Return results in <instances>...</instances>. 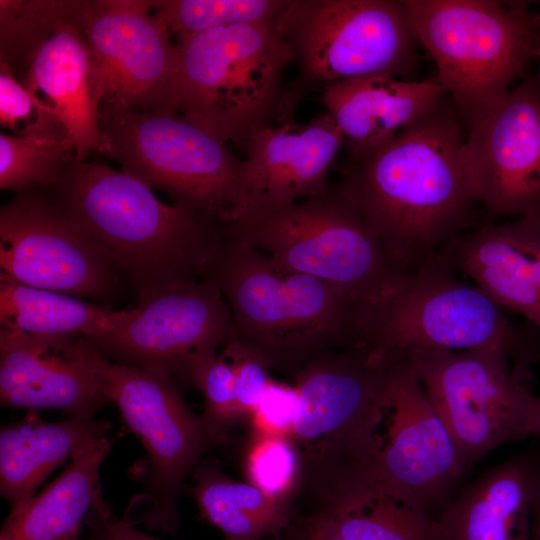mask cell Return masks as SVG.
Returning <instances> with one entry per match:
<instances>
[{"mask_svg":"<svg viewBox=\"0 0 540 540\" xmlns=\"http://www.w3.org/2000/svg\"><path fill=\"white\" fill-rule=\"evenodd\" d=\"M190 383L203 393L204 413L201 419L213 444L219 443L243 419L237 401L234 371L222 355L216 354L195 366Z\"/></svg>","mask_w":540,"mask_h":540,"instance_id":"33","label":"cell"},{"mask_svg":"<svg viewBox=\"0 0 540 540\" xmlns=\"http://www.w3.org/2000/svg\"><path fill=\"white\" fill-rule=\"evenodd\" d=\"M369 455L389 482L411 493L432 516L463 475L455 446L418 376L405 359L392 367L367 434Z\"/></svg>","mask_w":540,"mask_h":540,"instance_id":"15","label":"cell"},{"mask_svg":"<svg viewBox=\"0 0 540 540\" xmlns=\"http://www.w3.org/2000/svg\"><path fill=\"white\" fill-rule=\"evenodd\" d=\"M277 19L177 40L173 112L239 147L255 128L285 119L283 77L295 55Z\"/></svg>","mask_w":540,"mask_h":540,"instance_id":"5","label":"cell"},{"mask_svg":"<svg viewBox=\"0 0 540 540\" xmlns=\"http://www.w3.org/2000/svg\"><path fill=\"white\" fill-rule=\"evenodd\" d=\"M437 78L408 81L369 76L322 87V102L343 138L348 158L384 145L444 100Z\"/></svg>","mask_w":540,"mask_h":540,"instance_id":"22","label":"cell"},{"mask_svg":"<svg viewBox=\"0 0 540 540\" xmlns=\"http://www.w3.org/2000/svg\"><path fill=\"white\" fill-rule=\"evenodd\" d=\"M457 114L443 100L384 145L347 158L333 186L404 272L481 226Z\"/></svg>","mask_w":540,"mask_h":540,"instance_id":"1","label":"cell"},{"mask_svg":"<svg viewBox=\"0 0 540 540\" xmlns=\"http://www.w3.org/2000/svg\"><path fill=\"white\" fill-rule=\"evenodd\" d=\"M539 440L540 443V395L537 396V409H536V426H535V434Z\"/></svg>","mask_w":540,"mask_h":540,"instance_id":"41","label":"cell"},{"mask_svg":"<svg viewBox=\"0 0 540 540\" xmlns=\"http://www.w3.org/2000/svg\"><path fill=\"white\" fill-rule=\"evenodd\" d=\"M343 146L344 138L327 111L305 124L285 118L252 130L240 147L245 159L230 223L321 193Z\"/></svg>","mask_w":540,"mask_h":540,"instance_id":"18","label":"cell"},{"mask_svg":"<svg viewBox=\"0 0 540 540\" xmlns=\"http://www.w3.org/2000/svg\"><path fill=\"white\" fill-rule=\"evenodd\" d=\"M110 447L104 437L79 451L40 494L9 514L0 535L8 540H79L89 516L107 503L99 471Z\"/></svg>","mask_w":540,"mask_h":540,"instance_id":"26","label":"cell"},{"mask_svg":"<svg viewBox=\"0 0 540 540\" xmlns=\"http://www.w3.org/2000/svg\"><path fill=\"white\" fill-rule=\"evenodd\" d=\"M110 421L70 415L45 422L36 415L6 425L0 432V492L10 513L22 509L46 477L111 430Z\"/></svg>","mask_w":540,"mask_h":540,"instance_id":"25","label":"cell"},{"mask_svg":"<svg viewBox=\"0 0 540 540\" xmlns=\"http://www.w3.org/2000/svg\"><path fill=\"white\" fill-rule=\"evenodd\" d=\"M73 158L74 145L47 103L18 134H0V188L17 193L52 186Z\"/></svg>","mask_w":540,"mask_h":540,"instance_id":"29","label":"cell"},{"mask_svg":"<svg viewBox=\"0 0 540 540\" xmlns=\"http://www.w3.org/2000/svg\"><path fill=\"white\" fill-rule=\"evenodd\" d=\"M245 471L250 484L291 503L300 471L299 450L287 436L254 431L245 456Z\"/></svg>","mask_w":540,"mask_h":540,"instance_id":"32","label":"cell"},{"mask_svg":"<svg viewBox=\"0 0 540 540\" xmlns=\"http://www.w3.org/2000/svg\"><path fill=\"white\" fill-rule=\"evenodd\" d=\"M191 489L201 514L225 540H259L283 530L292 517L291 503L274 498L250 483L225 475L212 459L192 470Z\"/></svg>","mask_w":540,"mask_h":540,"instance_id":"28","label":"cell"},{"mask_svg":"<svg viewBox=\"0 0 540 540\" xmlns=\"http://www.w3.org/2000/svg\"><path fill=\"white\" fill-rule=\"evenodd\" d=\"M71 9L72 0H0V64L17 79L25 78L37 52L70 18Z\"/></svg>","mask_w":540,"mask_h":540,"instance_id":"30","label":"cell"},{"mask_svg":"<svg viewBox=\"0 0 540 540\" xmlns=\"http://www.w3.org/2000/svg\"><path fill=\"white\" fill-rule=\"evenodd\" d=\"M155 0H72L106 96L141 111L173 112L177 45L152 12Z\"/></svg>","mask_w":540,"mask_h":540,"instance_id":"14","label":"cell"},{"mask_svg":"<svg viewBox=\"0 0 540 540\" xmlns=\"http://www.w3.org/2000/svg\"><path fill=\"white\" fill-rule=\"evenodd\" d=\"M1 271L25 285L76 298H105L120 271L47 187L16 193L0 209Z\"/></svg>","mask_w":540,"mask_h":540,"instance_id":"13","label":"cell"},{"mask_svg":"<svg viewBox=\"0 0 540 540\" xmlns=\"http://www.w3.org/2000/svg\"><path fill=\"white\" fill-rule=\"evenodd\" d=\"M291 44L299 85L399 76L418 44L402 1L290 0L277 19Z\"/></svg>","mask_w":540,"mask_h":540,"instance_id":"11","label":"cell"},{"mask_svg":"<svg viewBox=\"0 0 540 540\" xmlns=\"http://www.w3.org/2000/svg\"><path fill=\"white\" fill-rule=\"evenodd\" d=\"M438 253L504 310L540 332V211L504 223L486 222Z\"/></svg>","mask_w":540,"mask_h":540,"instance_id":"20","label":"cell"},{"mask_svg":"<svg viewBox=\"0 0 540 540\" xmlns=\"http://www.w3.org/2000/svg\"><path fill=\"white\" fill-rule=\"evenodd\" d=\"M232 335L269 369L293 376L313 357L354 344L361 303L321 279L282 270L229 234L211 275Z\"/></svg>","mask_w":540,"mask_h":540,"instance_id":"3","label":"cell"},{"mask_svg":"<svg viewBox=\"0 0 540 540\" xmlns=\"http://www.w3.org/2000/svg\"><path fill=\"white\" fill-rule=\"evenodd\" d=\"M0 401L29 410L94 416L111 403L82 336L38 335L0 327Z\"/></svg>","mask_w":540,"mask_h":540,"instance_id":"19","label":"cell"},{"mask_svg":"<svg viewBox=\"0 0 540 540\" xmlns=\"http://www.w3.org/2000/svg\"><path fill=\"white\" fill-rule=\"evenodd\" d=\"M289 540H345L324 519L317 516H306L298 520Z\"/></svg>","mask_w":540,"mask_h":540,"instance_id":"37","label":"cell"},{"mask_svg":"<svg viewBox=\"0 0 540 540\" xmlns=\"http://www.w3.org/2000/svg\"><path fill=\"white\" fill-rule=\"evenodd\" d=\"M405 360L445 425L462 474L497 447L534 436L537 396L505 350L426 351Z\"/></svg>","mask_w":540,"mask_h":540,"instance_id":"10","label":"cell"},{"mask_svg":"<svg viewBox=\"0 0 540 540\" xmlns=\"http://www.w3.org/2000/svg\"><path fill=\"white\" fill-rule=\"evenodd\" d=\"M418 43L468 127L537 60L540 13L523 1L403 0Z\"/></svg>","mask_w":540,"mask_h":540,"instance_id":"6","label":"cell"},{"mask_svg":"<svg viewBox=\"0 0 540 540\" xmlns=\"http://www.w3.org/2000/svg\"><path fill=\"white\" fill-rule=\"evenodd\" d=\"M109 540H161L143 533L125 517L115 516L110 507L101 512Z\"/></svg>","mask_w":540,"mask_h":540,"instance_id":"38","label":"cell"},{"mask_svg":"<svg viewBox=\"0 0 540 540\" xmlns=\"http://www.w3.org/2000/svg\"><path fill=\"white\" fill-rule=\"evenodd\" d=\"M23 85L46 95L74 145L76 160L100 153V106L106 88L72 9L37 52Z\"/></svg>","mask_w":540,"mask_h":540,"instance_id":"21","label":"cell"},{"mask_svg":"<svg viewBox=\"0 0 540 540\" xmlns=\"http://www.w3.org/2000/svg\"><path fill=\"white\" fill-rule=\"evenodd\" d=\"M139 304L111 332L85 340L105 358L190 383L195 366L230 337L231 312L212 277L139 294Z\"/></svg>","mask_w":540,"mask_h":540,"instance_id":"12","label":"cell"},{"mask_svg":"<svg viewBox=\"0 0 540 540\" xmlns=\"http://www.w3.org/2000/svg\"><path fill=\"white\" fill-rule=\"evenodd\" d=\"M311 516L327 521L345 540H441L436 520L422 504L371 462L341 477Z\"/></svg>","mask_w":540,"mask_h":540,"instance_id":"24","label":"cell"},{"mask_svg":"<svg viewBox=\"0 0 540 540\" xmlns=\"http://www.w3.org/2000/svg\"><path fill=\"white\" fill-rule=\"evenodd\" d=\"M539 475L530 454L484 472L439 512L441 540H531Z\"/></svg>","mask_w":540,"mask_h":540,"instance_id":"23","label":"cell"},{"mask_svg":"<svg viewBox=\"0 0 540 540\" xmlns=\"http://www.w3.org/2000/svg\"><path fill=\"white\" fill-rule=\"evenodd\" d=\"M228 230L282 270L326 281L361 304L375 302L408 273L390 260L333 187L285 208L234 221Z\"/></svg>","mask_w":540,"mask_h":540,"instance_id":"8","label":"cell"},{"mask_svg":"<svg viewBox=\"0 0 540 540\" xmlns=\"http://www.w3.org/2000/svg\"><path fill=\"white\" fill-rule=\"evenodd\" d=\"M455 273L438 252L406 273L381 298L361 306L354 344L396 359L497 347L528 371L540 355L538 331L513 323L500 305Z\"/></svg>","mask_w":540,"mask_h":540,"instance_id":"4","label":"cell"},{"mask_svg":"<svg viewBox=\"0 0 540 540\" xmlns=\"http://www.w3.org/2000/svg\"><path fill=\"white\" fill-rule=\"evenodd\" d=\"M128 312L31 287L0 272V327L3 328L38 335L82 336L91 341L114 330Z\"/></svg>","mask_w":540,"mask_h":540,"instance_id":"27","label":"cell"},{"mask_svg":"<svg viewBox=\"0 0 540 540\" xmlns=\"http://www.w3.org/2000/svg\"><path fill=\"white\" fill-rule=\"evenodd\" d=\"M531 540H540V475L533 502V525Z\"/></svg>","mask_w":540,"mask_h":540,"instance_id":"40","label":"cell"},{"mask_svg":"<svg viewBox=\"0 0 540 540\" xmlns=\"http://www.w3.org/2000/svg\"><path fill=\"white\" fill-rule=\"evenodd\" d=\"M231 365L236 379L239 410L243 416L252 415L271 379L268 368L248 351L231 333L221 354Z\"/></svg>","mask_w":540,"mask_h":540,"instance_id":"34","label":"cell"},{"mask_svg":"<svg viewBox=\"0 0 540 540\" xmlns=\"http://www.w3.org/2000/svg\"><path fill=\"white\" fill-rule=\"evenodd\" d=\"M100 153L172 204L229 225L243 159L227 143L172 112L130 108L105 96L100 106Z\"/></svg>","mask_w":540,"mask_h":540,"instance_id":"7","label":"cell"},{"mask_svg":"<svg viewBox=\"0 0 540 540\" xmlns=\"http://www.w3.org/2000/svg\"><path fill=\"white\" fill-rule=\"evenodd\" d=\"M295 387L270 381L253 412V431L289 437L298 410Z\"/></svg>","mask_w":540,"mask_h":540,"instance_id":"35","label":"cell"},{"mask_svg":"<svg viewBox=\"0 0 540 540\" xmlns=\"http://www.w3.org/2000/svg\"><path fill=\"white\" fill-rule=\"evenodd\" d=\"M46 103L30 92L4 64H0V124L17 134V125Z\"/></svg>","mask_w":540,"mask_h":540,"instance_id":"36","label":"cell"},{"mask_svg":"<svg viewBox=\"0 0 540 540\" xmlns=\"http://www.w3.org/2000/svg\"><path fill=\"white\" fill-rule=\"evenodd\" d=\"M47 188L138 295L210 278L229 238L228 225L163 203L145 183L101 160L73 158Z\"/></svg>","mask_w":540,"mask_h":540,"instance_id":"2","label":"cell"},{"mask_svg":"<svg viewBox=\"0 0 540 540\" xmlns=\"http://www.w3.org/2000/svg\"><path fill=\"white\" fill-rule=\"evenodd\" d=\"M397 360L360 344L310 359L293 376L299 403L289 438L298 450L367 453L372 416Z\"/></svg>","mask_w":540,"mask_h":540,"instance_id":"16","label":"cell"},{"mask_svg":"<svg viewBox=\"0 0 540 540\" xmlns=\"http://www.w3.org/2000/svg\"><path fill=\"white\" fill-rule=\"evenodd\" d=\"M93 512L88 520L86 526L89 528V535L83 540H109L107 530L102 519L100 511Z\"/></svg>","mask_w":540,"mask_h":540,"instance_id":"39","label":"cell"},{"mask_svg":"<svg viewBox=\"0 0 540 540\" xmlns=\"http://www.w3.org/2000/svg\"><path fill=\"white\" fill-rule=\"evenodd\" d=\"M463 151L475 196L488 215L540 211V77L524 79L470 125Z\"/></svg>","mask_w":540,"mask_h":540,"instance_id":"17","label":"cell"},{"mask_svg":"<svg viewBox=\"0 0 540 540\" xmlns=\"http://www.w3.org/2000/svg\"><path fill=\"white\" fill-rule=\"evenodd\" d=\"M84 354L125 425L144 447L139 468L144 490L134 500L129 520L150 530L175 532L177 497L186 476L213 442L201 419L185 403L169 375L111 361L82 337Z\"/></svg>","mask_w":540,"mask_h":540,"instance_id":"9","label":"cell"},{"mask_svg":"<svg viewBox=\"0 0 540 540\" xmlns=\"http://www.w3.org/2000/svg\"><path fill=\"white\" fill-rule=\"evenodd\" d=\"M290 0H156L152 12L177 40L219 27L276 20Z\"/></svg>","mask_w":540,"mask_h":540,"instance_id":"31","label":"cell"},{"mask_svg":"<svg viewBox=\"0 0 540 540\" xmlns=\"http://www.w3.org/2000/svg\"><path fill=\"white\" fill-rule=\"evenodd\" d=\"M537 60L539 61V68L536 74L540 77V33H539V43H538V55Z\"/></svg>","mask_w":540,"mask_h":540,"instance_id":"42","label":"cell"}]
</instances>
